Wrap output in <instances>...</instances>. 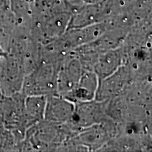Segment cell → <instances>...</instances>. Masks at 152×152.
Listing matches in <instances>:
<instances>
[{"mask_svg": "<svg viewBox=\"0 0 152 152\" xmlns=\"http://www.w3.org/2000/svg\"><path fill=\"white\" fill-rule=\"evenodd\" d=\"M77 133L68 123L43 120L26 130L20 151H58L63 143Z\"/></svg>", "mask_w": 152, "mask_h": 152, "instance_id": "1", "label": "cell"}, {"mask_svg": "<svg viewBox=\"0 0 152 152\" xmlns=\"http://www.w3.org/2000/svg\"><path fill=\"white\" fill-rule=\"evenodd\" d=\"M61 62L42 60L25 76L21 92L25 96H48L57 94V73Z\"/></svg>", "mask_w": 152, "mask_h": 152, "instance_id": "2", "label": "cell"}, {"mask_svg": "<svg viewBox=\"0 0 152 152\" xmlns=\"http://www.w3.org/2000/svg\"><path fill=\"white\" fill-rule=\"evenodd\" d=\"M25 98L26 96L22 92L12 95L0 94V123L23 138L28 129Z\"/></svg>", "mask_w": 152, "mask_h": 152, "instance_id": "3", "label": "cell"}, {"mask_svg": "<svg viewBox=\"0 0 152 152\" xmlns=\"http://www.w3.org/2000/svg\"><path fill=\"white\" fill-rule=\"evenodd\" d=\"M26 75L23 58L6 52L0 57V94L12 95L21 92Z\"/></svg>", "mask_w": 152, "mask_h": 152, "instance_id": "4", "label": "cell"}, {"mask_svg": "<svg viewBox=\"0 0 152 152\" xmlns=\"http://www.w3.org/2000/svg\"><path fill=\"white\" fill-rule=\"evenodd\" d=\"M120 134V123L108 119L103 123L83 128L73 138L87 151H99L109 140Z\"/></svg>", "mask_w": 152, "mask_h": 152, "instance_id": "5", "label": "cell"}, {"mask_svg": "<svg viewBox=\"0 0 152 152\" xmlns=\"http://www.w3.org/2000/svg\"><path fill=\"white\" fill-rule=\"evenodd\" d=\"M108 102L93 99L75 104L73 118L68 124L78 132L82 129L107 121L110 118L107 114Z\"/></svg>", "mask_w": 152, "mask_h": 152, "instance_id": "6", "label": "cell"}, {"mask_svg": "<svg viewBox=\"0 0 152 152\" xmlns=\"http://www.w3.org/2000/svg\"><path fill=\"white\" fill-rule=\"evenodd\" d=\"M108 29V20L85 27L68 29L58 38V41L64 52L69 53L82 45L95 40Z\"/></svg>", "mask_w": 152, "mask_h": 152, "instance_id": "7", "label": "cell"}, {"mask_svg": "<svg viewBox=\"0 0 152 152\" xmlns=\"http://www.w3.org/2000/svg\"><path fill=\"white\" fill-rule=\"evenodd\" d=\"M132 82L129 68L125 64L120 67L115 73L99 82V86L94 99L108 101L121 95Z\"/></svg>", "mask_w": 152, "mask_h": 152, "instance_id": "8", "label": "cell"}, {"mask_svg": "<svg viewBox=\"0 0 152 152\" xmlns=\"http://www.w3.org/2000/svg\"><path fill=\"white\" fill-rule=\"evenodd\" d=\"M84 71L78 58L71 52L66 55L57 73V94L64 96L71 91Z\"/></svg>", "mask_w": 152, "mask_h": 152, "instance_id": "9", "label": "cell"}, {"mask_svg": "<svg viewBox=\"0 0 152 152\" xmlns=\"http://www.w3.org/2000/svg\"><path fill=\"white\" fill-rule=\"evenodd\" d=\"M75 104L59 94L47 96L44 120L48 122L66 124L73 118Z\"/></svg>", "mask_w": 152, "mask_h": 152, "instance_id": "10", "label": "cell"}, {"mask_svg": "<svg viewBox=\"0 0 152 152\" xmlns=\"http://www.w3.org/2000/svg\"><path fill=\"white\" fill-rule=\"evenodd\" d=\"M125 54L122 45L99 54L93 66L92 71L98 77L99 81L115 73L125 64Z\"/></svg>", "mask_w": 152, "mask_h": 152, "instance_id": "11", "label": "cell"}, {"mask_svg": "<svg viewBox=\"0 0 152 152\" xmlns=\"http://www.w3.org/2000/svg\"><path fill=\"white\" fill-rule=\"evenodd\" d=\"M99 82L98 77L94 71L84 70L75 87L64 95V97L74 104L94 99Z\"/></svg>", "mask_w": 152, "mask_h": 152, "instance_id": "12", "label": "cell"}, {"mask_svg": "<svg viewBox=\"0 0 152 152\" xmlns=\"http://www.w3.org/2000/svg\"><path fill=\"white\" fill-rule=\"evenodd\" d=\"M47 96H27L25 98V113L28 129L43 121L46 108ZM27 129V130H28Z\"/></svg>", "mask_w": 152, "mask_h": 152, "instance_id": "13", "label": "cell"}, {"mask_svg": "<svg viewBox=\"0 0 152 152\" xmlns=\"http://www.w3.org/2000/svg\"><path fill=\"white\" fill-rule=\"evenodd\" d=\"M23 137L0 125V151H20Z\"/></svg>", "mask_w": 152, "mask_h": 152, "instance_id": "14", "label": "cell"}, {"mask_svg": "<svg viewBox=\"0 0 152 152\" xmlns=\"http://www.w3.org/2000/svg\"><path fill=\"white\" fill-rule=\"evenodd\" d=\"M12 15L10 0H0V21H2Z\"/></svg>", "mask_w": 152, "mask_h": 152, "instance_id": "15", "label": "cell"}, {"mask_svg": "<svg viewBox=\"0 0 152 152\" xmlns=\"http://www.w3.org/2000/svg\"><path fill=\"white\" fill-rule=\"evenodd\" d=\"M6 53V52L4 50V49L2 48V47L0 45V57H1V56H3L4 54Z\"/></svg>", "mask_w": 152, "mask_h": 152, "instance_id": "16", "label": "cell"}, {"mask_svg": "<svg viewBox=\"0 0 152 152\" xmlns=\"http://www.w3.org/2000/svg\"><path fill=\"white\" fill-rule=\"evenodd\" d=\"M0 125H1V123H0Z\"/></svg>", "mask_w": 152, "mask_h": 152, "instance_id": "17", "label": "cell"}]
</instances>
